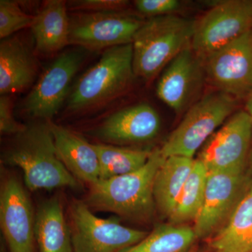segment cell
<instances>
[{
  "label": "cell",
  "mask_w": 252,
  "mask_h": 252,
  "mask_svg": "<svg viewBox=\"0 0 252 252\" xmlns=\"http://www.w3.org/2000/svg\"><path fill=\"white\" fill-rule=\"evenodd\" d=\"M195 21L176 14L145 20L132 40L136 77L150 80L190 46Z\"/></svg>",
  "instance_id": "obj_2"
},
{
  "label": "cell",
  "mask_w": 252,
  "mask_h": 252,
  "mask_svg": "<svg viewBox=\"0 0 252 252\" xmlns=\"http://www.w3.org/2000/svg\"><path fill=\"white\" fill-rule=\"evenodd\" d=\"M252 31V0L217 3L195 21L192 49L205 61L212 53Z\"/></svg>",
  "instance_id": "obj_6"
},
{
  "label": "cell",
  "mask_w": 252,
  "mask_h": 252,
  "mask_svg": "<svg viewBox=\"0 0 252 252\" xmlns=\"http://www.w3.org/2000/svg\"><path fill=\"white\" fill-rule=\"evenodd\" d=\"M165 159L160 149H157L139 170L98 181L91 185L88 204L94 208L129 218L150 216L156 204L154 180Z\"/></svg>",
  "instance_id": "obj_3"
},
{
  "label": "cell",
  "mask_w": 252,
  "mask_h": 252,
  "mask_svg": "<svg viewBox=\"0 0 252 252\" xmlns=\"http://www.w3.org/2000/svg\"><path fill=\"white\" fill-rule=\"evenodd\" d=\"M94 146L99 158V181L109 180L139 170L147 163L153 152L109 144H95Z\"/></svg>",
  "instance_id": "obj_22"
},
{
  "label": "cell",
  "mask_w": 252,
  "mask_h": 252,
  "mask_svg": "<svg viewBox=\"0 0 252 252\" xmlns=\"http://www.w3.org/2000/svg\"><path fill=\"white\" fill-rule=\"evenodd\" d=\"M58 155L74 177L91 185L99 180L98 156L94 144L62 126L48 122Z\"/></svg>",
  "instance_id": "obj_16"
},
{
  "label": "cell",
  "mask_w": 252,
  "mask_h": 252,
  "mask_svg": "<svg viewBox=\"0 0 252 252\" xmlns=\"http://www.w3.org/2000/svg\"><path fill=\"white\" fill-rule=\"evenodd\" d=\"M134 2L137 11L149 18L175 14L182 7L178 0H137Z\"/></svg>",
  "instance_id": "obj_27"
},
{
  "label": "cell",
  "mask_w": 252,
  "mask_h": 252,
  "mask_svg": "<svg viewBox=\"0 0 252 252\" xmlns=\"http://www.w3.org/2000/svg\"><path fill=\"white\" fill-rule=\"evenodd\" d=\"M249 161H250V171H251V172L252 173V137L251 148H250V157H249Z\"/></svg>",
  "instance_id": "obj_30"
},
{
  "label": "cell",
  "mask_w": 252,
  "mask_h": 252,
  "mask_svg": "<svg viewBox=\"0 0 252 252\" xmlns=\"http://www.w3.org/2000/svg\"><path fill=\"white\" fill-rule=\"evenodd\" d=\"M144 21L126 11L82 13L70 19L69 44L97 50L132 44Z\"/></svg>",
  "instance_id": "obj_10"
},
{
  "label": "cell",
  "mask_w": 252,
  "mask_h": 252,
  "mask_svg": "<svg viewBox=\"0 0 252 252\" xmlns=\"http://www.w3.org/2000/svg\"><path fill=\"white\" fill-rule=\"evenodd\" d=\"M207 175L208 172L203 162L198 159L195 160L175 210L170 215L172 223H182L197 218L203 205Z\"/></svg>",
  "instance_id": "obj_23"
},
{
  "label": "cell",
  "mask_w": 252,
  "mask_h": 252,
  "mask_svg": "<svg viewBox=\"0 0 252 252\" xmlns=\"http://www.w3.org/2000/svg\"><path fill=\"white\" fill-rule=\"evenodd\" d=\"M161 120L158 113L145 102L114 113L99 126V138L118 144H137L153 140L159 133Z\"/></svg>",
  "instance_id": "obj_15"
},
{
  "label": "cell",
  "mask_w": 252,
  "mask_h": 252,
  "mask_svg": "<svg viewBox=\"0 0 252 252\" xmlns=\"http://www.w3.org/2000/svg\"><path fill=\"white\" fill-rule=\"evenodd\" d=\"M35 16L30 15L18 3L11 0L0 1V37L6 39L16 32L31 28Z\"/></svg>",
  "instance_id": "obj_25"
},
{
  "label": "cell",
  "mask_w": 252,
  "mask_h": 252,
  "mask_svg": "<svg viewBox=\"0 0 252 252\" xmlns=\"http://www.w3.org/2000/svg\"><path fill=\"white\" fill-rule=\"evenodd\" d=\"M135 76L132 44L106 49L74 85L67 109L81 112L109 102L127 90Z\"/></svg>",
  "instance_id": "obj_4"
},
{
  "label": "cell",
  "mask_w": 252,
  "mask_h": 252,
  "mask_svg": "<svg viewBox=\"0 0 252 252\" xmlns=\"http://www.w3.org/2000/svg\"><path fill=\"white\" fill-rule=\"evenodd\" d=\"M73 252H121L142 241L148 235L143 230L124 226L117 218H99L89 205H72Z\"/></svg>",
  "instance_id": "obj_7"
},
{
  "label": "cell",
  "mask_w": 252,
  "mask_h": 252,
  "mask_svg": "<svg viewBox=\"0 0 252 252\" xmlns=\"http://www.w3.org/2000/svg\"><path fill=\"white\" fill-rule=\"evenodd\" d=\"M69 28L67 2L63 0L46 1L31 27L36 51L45 56L61 51L69 44Z\"/></svg>",
  "instance_id": "obj_18"
},
{
  "label": "cell",
  "mask_w": 252,
  "mask_h": 252,
  "mask_svg": "<svg viewBox=\"0 0 252 252\" xmlns=\"http://www.w3.org/2000/svg\"><path fill=\"white\" fill-rule=\"evenodd\" d=\"M238 99L215 90L194 102L163 144L164 157L192 158L218 127L235 112Z\"/></svg>",
  "instance_id": "obj_5"
},
{
  "label": "cell",
  "mask_w": 252,
  "mask_h": 252,
  "mask_svg": "<svg viewBox=\"0 0 252 252\" xmlns=\"http://www.w3.org/2000/svg\"><path fill=\"white\" fill-rule=\"evenodd\" d=\"M252 137V117L238 111L205 142L198 160L208 172H245Z\"/></svg>",
  "instance_id": "obj_8"
},
{
  "label": "cell",
  "mask_w": 252,
  "mask_h": 252,
  "mask_svg": "<svg viewBox=\"0 0 252 252\" xmlns=\"http://www.w3.org/2000/svg\"><path fill=\"white\" fill-rule=\"evenodd\" d=\"M209 245L215 252H252V185Z\"/></svg>",
  "instance_id": "obj_19"
},
{
  "label": "cell",
  "mask_w": 252,
  "mask_h": 252,
  "mask_svg": "<svg viewBox=\"0 0 252 252\" xmlns=\"http://www.w3.org/2000/svg\"><path fill=\"white\" fill-rule=\"evenodd\" d=\"M245 110L252 117V91L247 97Z\"/></svg>",
  "instance_id": "obj_29"
},
{
  "label": "cell",
  "mask_w": 252,
  "mask_h": 252,
  "mask_svg": "<svg viewBox=\"0 0 252 252\" xmlns=\"http://www.w3.org/2000/svg\"><path fill=\"white\" fill-rule=\"evenodd\" d=\"M207 81L235 99L252 91V31L217 50L204 61Z\"/></svg>",
  "instance_id": "obj_9"
},
{
  "label": "cell",
  "mask_w": 252,
  "mask_h": 252,
  "mask_svg": "<svg viewBox=\"0 0 252 252\" xmlns=\"http://www.w3.org/2000/svg\"><path fill=\"white\" fill-rule=\"evenodd\" d=\"M34 234L40 252H73L72 235L56 199L43 203L38 210Z\"/></svg>",
  "instance_id": "obj_21"
},
{
  "label": "cell",
  "mask_w": 252,
  "mask_h": 252,
  "mask_svg": "<svg viewBox=\"0 0 252 252\" xmlns=\"http://www.w3.org/2000/svg\"><path fill=\"white\" fill-rule=\"evenodd\" d=\"M37 65L31 49L20 38L0 44V94L9 95L27 89L35 79Z\"/></svg>",
  "instance_id": "obj_17"
},
{
  "label": "cell",
  "mask_w": 252,
  "mask_h": 252,
  "mask_svg": "<svg viewBox=\"0 0 252 252\" xmlns=\"http://www.w3.org/2000/svg\"><path fill=\"white\" fill-rule=\"evenodd\" d=\"M27 126L15 120L12 113V102L9 95H1L0 98V131L3 134H18Z\"/></svg>",
  "instance_id": "obj_28"
},
{
  "label": "cell",
  "mask_w": 252,
  "mask_h": 252,
  "mask_svg": "<svg viewBox=\"0 0 252 252\" xmlns=\"http://www.w3.org/2000/svg\"><path fill=\"white\" fill-rule=\"evenodd\" d=\"M85 56L81 50L67 51L60 55L46 68L23 104L31 117L51 119L62 107L69 94L70 84Z\"/></svg>",
  "instance_id": "obj_11"
},
{
  "label": "cell",
  "mask_w": 252,
  "mask_h": 252,
  "mask_svg": "<svg viewBox=\"0 0 252 252\" xmlns=\"http://www.w3.org/2000/svg\"><path fill=\"white\" fill-rule=\"evenodd\" d=\"M205 79L204 61L189 46L162 70L157 86L158 97L180 114L191 106Z\"/></svg>",
  "instance_id": "obj_13"
},
{
  "label": "cell",
  "mask_w": 252,
  "mask_h": 252,
  "mask_svg": "<svg viewBox=\"0 0 252 252\" xmlns=\"http://www.w3.org/2000/svg\"><path fill=\"white\" fill-rule=\"evenodd\" d=\"M250 187L245 172H208L203 205L194 225L197 238L211 234L229 218Z\"/></svg>",
  "instance_id": "obj_12"
},
{
  "label": "cell",
  "mask_w": 252,
  "mask_h": 252,
  "mask_svg": "<svg viewBox=\"0 0 252 252\" xmlns=\"http://www.w3.org/2000/svg\"><path fill=\"white\" fill-rule=\"evenodd\" d=\"M5 160L23 170L25 183L32 190L77 187V179L58 155L48 123L27 126L18 134Z\"/></svg>",
  "instance_id": "obj_1"
},
{
  "label": "cell",
  "mask_w": 252,
  "mask_h": 252,
  "mask_svg": "<svg viewBox=\"0 0 252 252\" xmlns=\"http://www.w3.org/2000/svg\"><path fill=\"white\" fill-rule=\"evenodd\" d=\"M0 220L11 252H34L35 217L26 190L16 179L6 181L1 189Z\"/></svg>",
  "instance_id": "obj_14"
},
{
  "label": "cell",
  "mask_w": 252,
  "mask_h": 252,
  "mask_svg": "<svg viewBox=\"0 0 252 252\" xmlns=\"http://www.w3.org/2000/svg\"><path fill=\"white\" fill-rule=\"evenodd\" d=\"M195 160L192 158L171 156L159 167L154 184V197L160 211L170 217Z\"/></svg>",
  "instance_id": "obj_20"
},
{
  "label": "cell",
  "mask_w": 252,
  "mask_h": 252,
  "mask_svg": "<svg viewBox=\"0 0 252 252\" xmlns=\"http://www.w3.org/2000/svg\"><path fill=\"white\" fill-rule=\"evenodd\" d=\"M128 5L126 0H74L67 3V9L86 13L124 11Z\"/></svg>",
  "instance_id": "obj_26"
},
{
  "label": "cell",
  "mask_w": 252,
  "mask_h": 252,
  "mask_svg": "<svg viewBox=\"0 0 252 252\" xmlns=\"http://www.w3.org/2000/svg\"><path fill=\"white\" fill-rule=\"evenodd\" d=\"M197 238L193 228L161 225L124 252H185Z\"/></svg>",
  "instance_id": "obj_24"
}]
</instances>
